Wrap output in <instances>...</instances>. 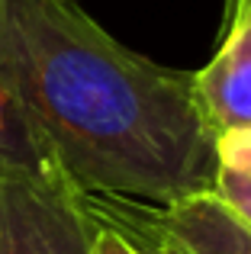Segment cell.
I'll list each match as a JSON object with an SVG mask.
<instances>
[{
    "label": "cell",
    "instance_id": "6da1fadb",
    "mask_svg": "<svg viewBox=\"0 0 251 254\" xmlns=\"http://www.w3.org/2000/svg\"><path fill=\"white\" fill-rule=\"evenodd\" d=\"M0 55L81 193L168 206L213 187L216 138L190 71L132 52L74 0H0Z\"/></svg>",
    "mask_w": 251,
    "mask_h": 254
},
{
    "label": "cell",
    "instance_id": "7a4b0ae2",
    "mask_svg": "<svg viewBox=\"0 0 251 254\" xmlns=\"http://www.w3.org/2000/svg\"><path fill=\"white\" fill-rule=\"evenodd\" d=\"M97 222L123 232L142 251L161 254H251V225L213 190L151 206L123 196H87Z\"/></svg>",
    "mask_w": 251,
    "mask_h": 254
},
{
    "label": "cell",
    "instance_id": "3957f363",
    "mask_svg": "<svg viewBox=\"0 0 251 254\" xmlns=\"http://www.w3.org/2000/svg\"><path fill=\"white\" fill-rule=\"evenodd\" d=\"M97 222L71 180H0V254H90Z\"/></svg>",
    "mask_w": 251,
    "mask_h": 254
},
{
    "label": "cell",
    "instance_id": "277c9868",
    "mask_svg": "<svg viewBox=\"0 0 251 254\" xmlns=\"http://www.w3.org/2000/svg\"><path fill=\"white\" fill-rule=\"evenodd\" d=\"M193 74V100L209 132H251V19L219 32L213 58Z\"/></svg>",
    "mask_w": 251,
    "mask_h": 254
},
{
    "label": "cell",
    "instance_id": "5b68a950",
    "mask_svg": "<svg viewBox=\"0 0 251 254\" xmlns=\"http://www.w3.org/2000/svg\"><path fill=\"white\" fill-rule=\"evenodd\" d=\"M3 177L62 180L64 174L55 164L52 151L45 148L42 135L36 132L0 55V180Z\"/></svg>",
    "mask_w": 251,
    "mask_h": 254
},
{
    "label": "cell",
    "instance_id": "8992f818",
    "mask_svg": "<svg viewBox=\"0 0 251 254\" xmlns=\"http://www.w3.org/2000/svg\"><path fill=\"white\" fill-rule=\"evenodd\" d=\"M209 190L251 225V132L216 135V168Z\"/></svg>",
    "mask_w": 251,
    "mask_h": 254
},
{
    "label": "cell",
    "instance_id": "52a82bcc",
    "mask_svg": "<svg viewBox=\"0 0 251 254\" xmlns=\"http://www.w3.org/2000/svg\"><path fill=\"white\" fill-rule=\"evenodd\" d=\"M94 222H97V219H94ZM90 254H145V251L138 248L135 242H129L123 232L97 222V235H94V248H90Z\"/></svg>",
    "mask_w": 251,
    "mask_h": 254
},
{
    "label": "cell",
    "instance_id": "ba28073f",
    "mask_svg": "<svg viewBox=\"0 0 251 254\" xmlns=\"http://www.w3.org/2000/svg\"><path fill=\"white\" fill-rule=\"evenodd\" d=\"M251 19V0H226V13H222V29L239 26Z\"/></svg>",
    "mask_w": 251,
    "mask_h": 254
},
{
    "label": "cell",
    "instance_id": "9c48e42d",
    "mask_svg": "<svg viewBox=\"0 0 251 254\" xmlns=\"http://www.w3.org/2000/svg\"><path fill=\"white\" fill-rule=\"evenodd\" d=\"M145 254H161V251H145Z\"/></svg>",
    "mask_w": 251,
    "mask_h": 254
}]
</instances>
